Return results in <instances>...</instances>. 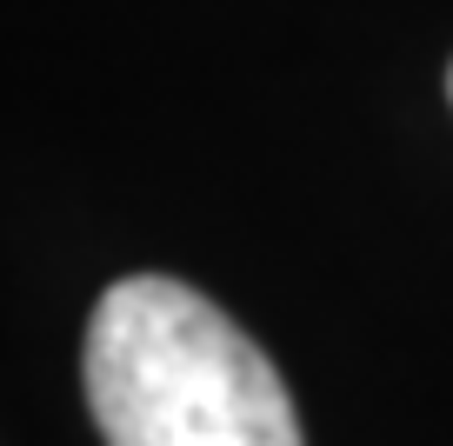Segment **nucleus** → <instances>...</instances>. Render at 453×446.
I'll return each mask as SVG.
<instances>
[{
    "mask_svg": "<svg viewBox=\"0 0 453 446\" xmlns=\"http://www.w3.org/2000/svg\"><path fill=\"white\" fill-rule=\"evenodd\" d=\"M81 380L107 446H307L254 334L167 273L100 293Z\"/></svg>",
    "mask_w": 453,
    "mask_h": 446,
    "instance_id": "f257e3e1",
    "label": "nucleus"
},
{
    "mask_svg": "<svg viewBox=\"0 0 453 446\" xmlns=\"http://www.w3.org/2000/svg\"><path fill=\"white\" fill-rule=\"evenodd\" d=\"M447 100H453V67H447Z\"/></svg>",
    "mask_w": 453,
    "mask_h": 446,
    "instance_id": "f03ea898",
    "label": "nucleus"
}]
</instances>
